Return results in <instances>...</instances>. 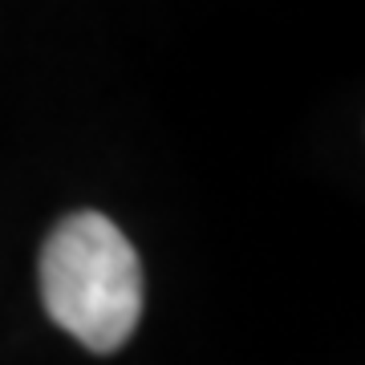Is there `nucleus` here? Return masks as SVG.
<instances>
[{
    "label": "nucleus",
    "mask_w": 365,
    "mask_h": 365,
    "mask_svg": "<svg viewBox=\"0 0 365 365\" xmlns=\"http://www.w3.org/2000/svg\"><path fill=\"white\" fill-rule=\"evenodd\" d=\"M41 300L90 353H114L143 317V260L114 220L73 211L41 248Z\"/></svg>",
    "instance_id": "obj_1"
}]
</instances>
